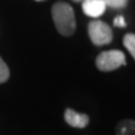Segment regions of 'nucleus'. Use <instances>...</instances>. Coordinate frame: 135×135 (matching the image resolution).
<instances>
[{"mask_svg":"<svg viewBox=\"0 0 135 135\" xmlns=\"http://www.w3.org/2000/svg\"><path fill=\"white\" fill-rule=\"evenodd\" d=\"M51 15L55 28L64 36H70L74 34L76 24H75V15L74 10L69 4L64 1H58L53 5Z\"/></svg>","mask_w":135,"mask_h":135,"instance_id":"1","label":"nucleus"},{"mask_svg":"<svg viewBox=\"0 0 135 135\" xmlns=\"http://www.w3.org/2000/svg\"><path fill=\"white\" fill-rule=\"evenodd\" d=\"M125 54L120 50H108L98 55L95 64L100 71H113L125 65Z\"/></svg>","mask_w":135,"mask_h":135,"instance_id":"2","label":"nucleus"},{"mask_svg":"<svg viewBox=\"0 0 135 135\" xmlns=\"http://www.w3.org/2000/svg\"><path fill=\"white\" fill-rule=\"evenodd\" d=\"M88 33L94 45H106L113 40V30L108 24L100 20H93L88 26Z\"/></svg>","mask_w":135,"mask_h":135,"instance_id":"3","label":"nucleus"},{"mask_svg":"<svg viewBox=\"0 0 135 135\" xmlns=\"http://www.w3.org/2000/svg\"><path fill=\"white\" fill-rule=\"evenodd\" d=\"M64 119L68 124L73 128H79L83 129L89 124V116L86 114H80L78 111L73 110L70 108H68L64 113Z\"/></svg>","mask_w":135,"mask_h":135,"instance_id":"4","label":"nucleus"},{"mask_svg":"<svg viewBox=\"0 0 135 135\" xmlns=\"http://www.w3.org/2000/svg\"><path fill=\"white\" fill-rule=\"evenodd\" d=\"M106 5L103 0H84L83 1V11L90 18H99L104 14Z\"/></svg>","mask_w":135,"mask_h":135,"instance_id":"5","label":"nucleus"},{"mask_svg":"<svg viewBox=\"0 0 135 135\" xmlns=\"http://www.w3.org/2000/svg\"><path fill=\"white\" fill-rule=\"evenodd\" d=\"M115 133L116 135H135V120H120L115 128Z\"/></svg>","mask_w":135,"mask_h":135,"instance_id":"6","label":"nucleus"},{"mask_svg":"<svg viewBox=\"0 0 135 135\" xmlns=\"http://www.w3.org/2000/svg\"><path fill=\"white\" fill-rule=\"evenodd\" d=\"M123 43L128 51L131 54V56L135 59V34H126L123 39Z\"/></svg>","mask_w":135,"mask_h":135,"instance_id":"7","label":"nucleus"},{"mask_svg":"<svg viewBox=\"0 0 135 135\" xmlns=\"http://www.w3.org/2000/svg\"><path fill=\"white\" fill-rule=\"evenodd\" d=\"M10 76V70L9 68H8V65L5 64V61L1 59V56H0V84H3V83H5L8 79H9Z\"/></svg>","mask_w":135,"mask_h":135,"instance_id":"8","label":"nucleus"},{"mask_svg":"<svg viewBox=\"0 0 135 135\" xmlns=\"http://www.w3.org/2000/svg\"><path fill=\"white\" fill-rule=\"evenodd\" d=\"M106 6L113 9H121L126 5V0H103Z\"/></svg>","mask_w":135,"mask_h":135,"instance_id":"9","label":"nucleus"},{"mask_svg":"<svg viewBox=\"0 0 135 135\" xmlns=\"http://www.w3.org/2000/svg\"><path fill=\"white\" fill-rule=\"evenodd\" d=\"M114 25L115 26H119V28H125L126 26V23H125V19H124V16H116L115 19H114Z\"/></svg>","mask_w":135,"mask_h":135,"instance_id":"10","label":"nucleus"},{"mask_svg":"<svg viewBox=\"0 0 135 135\" xmlns=\"http://www.w3.org/2000/svg\"><path fill=\"white\" fill-rule=\"evenodd\" d=\"M73 1H76V3H80V1H81V3H83L84 0H73Z\"/></svg>","mask_w":135,"mask_h":135,"instance_id":"11","label":"nucleus"},{"mask_svg":"<svg viewBox=\"0 0 135 135\" xmlns=\"http://www.w3.org/2000/svg\"><path fill=\"white\" fill-rule=\"evenodd\" d=\"M36 1H43V0H36Z\"/></svg>","mask_w":135,"mask_h":135,"instance_id":"12","label":"nucleus"}]
</instances>
